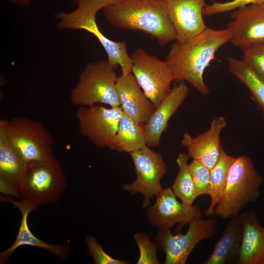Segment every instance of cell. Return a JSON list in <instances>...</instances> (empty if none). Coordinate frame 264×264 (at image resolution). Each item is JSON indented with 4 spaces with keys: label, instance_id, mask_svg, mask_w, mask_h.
Here are the masks:
<instances>
[{
    "label": "cell",
    "instance_id": "8",
    "mask_svg": "<svg viewBox=\"0 0 264 264\" xmlns=\"http://www.w3.org/2000/svg\"><path fill=\"white\" fill-rule=\"evenodd\" d=\"M132 73L145 96L156 107L169 93L174 81L166 61L148 54L144 49H136L131 56Z\"/></svg>",
    "mask_w": 264,
    "mask_h": 264
},
{
    "label": "cell",
    "instance_id": "6",
    "mask_svg": "<svg viewBox=\"0 0 264 264\" xmlns=\"http://www.w3.org/2000/svg\"><path fill=\"white\" fill-rule=\"evenodd\" d=\"M9 140L28 163L50 160L53 140L48 131L41 123L26 117H17L8 121Z\"/></svg>",
    "mask_w": 264,
    "mask_h": 264
},
{
    "label": "cell",
    "instance_id": "18",
    "mask_svg": "<svg viewBox=\"0 0 264 264\" xmlns=\"http://www.w3.org/2000/svg\"><path fill=\"white\" fill-rule=\"evenodd\" d=\"M116 88L123 111L138 123L145 125L155 108L141 91L132 74L118 76Z\"/></svg>",
    "mask_w": 264,
    "mask_h": 264
},
{
    "label": "cell",
    "instance_id": "2",
    "mask_svg": "<svg viewBox=\"0 0 264 264\" xmlns=\"http://www.w3.org/2000/svg\"><path fill=\"white\" fill-rule=\"evenodd\" d=\"M103 13L111 26L142 31L161 46L176 40L163 0H124L104 8Z\"/></svg>",
    "mask_w": 264,
    "mask_h": 264
},
{
    "label": "cell",
    "instance_id": "1",
    "mask_svg": "<svg viewBox=\"0 0 264 264\" xmlns=\"http://www.w3.org/2000/svg\"><path fill=\"white\" fill-rule=\"evenodd\" d=\"M230 39L229 28L215 29L207 27L185 42L176 41L165 60L174 80L188 82L202 94H208L209 90L204 81V71L217 51Z\"/></svg>",
    "mask_w": 264,
    "mask_h": 264
},
{
    "label": "cell",
    "instance_id": "32",
    "mask_svg": "<svg viewBox=\"0 0 264 264\" xmlns=\"http://www.w3.org/2000/svg\"><path fill=\"white\" fill-rule=\"evenodd\" d=\"M15 5L22 7L29 6L32 0H9Z\"/></svg>",
    "mask_w": 264,
    "mask_h": 264
},
{
    "label": "cell",
    "instance_id": "20",
    "mask_svg": "<svg viewBox=\"0 0 264 264\" xmlns=\"http://www.w3.org/2000/svg\"><path fill=\"white\" fill-rule=\"evenodd\" d=\"M242 215L231 218L210 256L203 264H226L237 262L242 237Z\"/></svg>",
    "mask_w": 264,
    "mask_h": 264
},
{
    "label": "cell",
    "instance_id": "11",
    "mask_svg": "<svg viewBox=\"0 0 264 264\" xmlns=\"http://www.w3.org/2000/svg\"><path fill=\"white\" fill-rule=\"evenodd\" d=\"M123 113L120 106L106 108L94 105L79 107L76 113L79 132L95 146L109 148Z\"/></svg>",
    "mask_w": 264,
    "mask_h": 264
},
{
    "label": "cell",
    "instance_id": "27",
    "mask_svg": "<svg viewBox=\"0 0 264 264\" xmlns=\"http://www.w3.org/2000/svg\"><path fill=\"white\" fill-rule=\"evenodd\" d=\"M134 239L139 250V257L137 264H158L157 258V244L150 241L149 236L144 233L134 234Z\"/></svg>",
    "mask_w": 264,
    "mask_h": 264
},
{
    "label": "cell",
    "instance_id": "31",
    "mask_svg": "<svg viewBox=\"0 0 264 264\" xmlns=\"http://www.w3.org/2000/svg\"><path fill=\"white\" fill-rule=\"evenodd\" d=\"M123 0H74V1L77 7L97 15L99 10Z\"/></svg>",
    "mask_w": 264,
    "mask_h": 264
},
{
    "label": "cell",
    "instance_id": "14",
    "mask_svg": "<svg viewBox=\"0 0 264 264\" xmlns=\"http://www.w3.org/2000/svg\"><path fill=\"white\" fill-rule=\"evenodd\" d=\"M178 42H185L204 30L205 0H163Z\"/></svg>",
    "mask_w": 264,
    "mask_h": 264
},
{
    "label": "cell",
    "instance_id": "16",
    "mask_svg": "<svg viewBox=\"0 0 264 264\" xmlns=\"http://www.w3.org/2000/svg\"><path fill=\"white\" fill-rule=\"evenodd\" d=\"M188 93L189 88L184 82H178L155 107L144 125L147 146H159L161 135L166 130L169 120L184 102Z\"/></svg>",
    "mask_w": 264,
    "mask_h": 264
},
{
    "label": "cell",
    "instance_id": "28",
    "mask_svg": "<svg viewBox=\"0 0 264 264\" xmlns=\"http://www.w3.org/2000/svg\"><path fill=\"white\" fill-rule=\"evenodd\" d=\"M264 3V0H231L226 2L213 1L206 4L203 10V16H213L227 12L251 4Z\"/></svg>",
    "mask_w": 264,
    "mask_h": 264
},
{
    "label": "cell",
    "instance_id": "29",
    "mask_svg": "<svg viewBox=\"0 0 264 264\" xmlns=\"http://www.w3.org/2000/svg\"><path fill=\"white\" fill-rule=\"evenodd\" d=\"M243 50V60L264 80V43L251 45Z\"/></svg>",
    "mask_w": 264,
    "mask_h": 264
},
{
    "label": "cell",
    "instance_id": "33",
    "mask_svg": "<svg viewBox=\"0 0 264 264\" xmlns=\"http://www.w3.org/2000/svg\"></svg>",
    "mask_w": 264,
    "mask_h": 264
},
{
    "label": "cell",
    "instance_id": "13",
    "mask_svg": "<svg viewBox=\"0 0 264 264\" xmlns=\"http://www.w3.org/2000/svg\"><path fill=\"white\" fill-rule=\"evenodd\" d=\"M227 28L230 41L243 49L264 43V3L251 4L232 11Z\"/></svg>",
    "mask_w": 264,
    "mask_h": 264
},
{
    "label": "cell",
    "instance_id": "7",
    "mask_svg": "<svg viewBox=\"0 0 264 264\" xmlns=\"http://www.w3.org/2000/svg\"><path fill=\"white\" fill-rule=\"evenodd\" d=\"M96 14L77 7L72 12L56 14L57 25L61 29L84 30L98 40L107 55V61L115 68L120 67L122 74L132 73V60L128 54L125 41L116 42L106 36L99 29Z\"/></svg>",
    "mask_w": 264,
    "mask_h": 264
},
{
    "label": "cell",
    "instance_id": "10",
    "mask_svg": "<svg viewBox=\"0 0 264 264\" xmlns=\"http://www.w3.org/2000/svg\"><path fill=\"white\" fill-rule=\"evenodd\" d=\"M136 174L135 180L131 184H124V190L132 194L141 193L144 196V208L149 206L151 199L161 191L162 177L168 171L167 165L162 155L147 145L130 153Z\"/></svg>",
    "mask_w": 264,
    "mask_h": 264
},
{
    "label": "cell",
    "instance_id": "12",
    "mask_svg": "<svg viewBox=\"0 0 264 264\" xmlns=\"http://www.w3.org/2000/svg\"><path fill=\"white\" fill-rule=\"evenodd\" d=\"M156 197L155 203L148 208L147 216L149 222L160 230L170 229L176 224L181 228L201 217L198 206L178 201L172 188H162Z\"/></svg>",
    "mask_w": 264,
    "mask_h": 264
},
{
    "label": "cell",
    "instance_id": "25",
    "mask_svg": "<svg viewBox=\"0 0 264 264\" xmlns=\"http://www.w3.org/2000/svg\"><path fill=\"white\" fill-rule=\"evenodd\" d=\"M189 157L185 153H180L178 154L176 160L178 171L172 189L177 198L182 202L193 205L198 197L189 167Z\"/></svg>",
    "mask_w": 264,
    "mask_h": 264
},
{
    "label": "cell",
    "instance_id": "15",
    "mask_svg": "<svg viewBox=\"0 0 264 264\" xmlns=\"http://www.w3.org/2000/svg\"><path fill=\"white\" fill-rule=\"evenodd\" d=\"M226 125L225 119L218 116L212 121L208 130L195 137L185 132L181 144L187 149L188 156L201 162L210 170L223 150L220 136Z\"/></svg>",
    "mask_w": 264,
    "mask_h": 264
},
{
    "label": "cell",
    "instance_id": "3",
    "mask_svg": "<svg viewBox=\"0 0 264 264\" xmlns=\"http://www.w3.org/2000/svg\"><path fill=\"white\" fill-rule=\"evenodd\" d=\"M263 182V177L248 156L236 157L214 215L223 219L239 215L249 203L257 202L260 195L259 189Z\"/></svg>",
    "mask_w": 264,
    "mask_h": 264
},
{
    "label": "cell",
    "instance_id": "17",
    "mask_svg": "<svg viewBox=\"0 0 264 264\" xmlns=\"http://www.w3.org/2000/svg\"><path fill=\"white\" fill-rule=\"evenodd\" d=\"M0 198L2 201L13 204L19 209L22 215L20 227L14 242L10 247L0 253V264L5 263L16 249L23 245L45 249L62 260L68 258L70 249L67 245L47 243L36 237L30 230L27 223L28 217L31 212L38 210L34 206L22 200L16 201L3 196Z\"/></svg>",
    "mask_w": 264,
    "mask_h": 264
},
{
    "label": "cell",
    "instance_id": "19",
    "mask_svg": "<svg viewBox=\"0 0 264 264\" xmlns=\"http://www.w3.org/2000/svg\"><path fill=\"white\" fill-rule=\"evenodd\" d=\"M242 237L237 262L239 264H264V228L256 213L242 214Z\"/></svg>",
    "mask_w": 264,
    "mask_h": 264
},
{
    "label": "cell",
    "instance_id": "30",
    "mask_svg": "<svg viewBox=\"0 0 264 264\" xmlns=\"http://www.w3.org/2000/svg\"><path fill=\"white\" fill-rule=\"evenodd\" d=\"M85 242L88 247V254L94 260L95 264H127V261L115 259L103 249L96 239L91 236L85 237Z\"/></svg>",
    "mask_w": 264,
    "mask_h": 264
},
{
    "label": "cell",
    "instance_id": "21",
    "mask_svg": "<svg viewBox=\"0 0 264 264\" xmlns=\"http://www.w3.org/2000/svg\"><path fill=\"white\" fill-rule=\"evenodd\" d=\"M8 121L0 120V179L17 187L26 173L28 162L9 140Z\"/></svg>",
    "mask_w": 264,
    "mask_h": 264
},
{
    "label": "cell",
    "instance_id": "26",
    "mask_svg": "<svg viewBox=\"0 0 264 264\" xmlns=\"http://www.w3.org/2000/svg\"><path fill=\"white\" fill-rule=\"evenodd\" d=\"M189 169L195 184L197 197L209 196L210 170L201 162L193 159L189 164Z\"/></svg>",
    "mask_w": 264,
    "mask_h": 264
},
{
    "label": "cell",
    "instance_id": "22",
    "mask_svg": "<svg viewBox=\"0 0 264 264\" xmlns=\"http://www.w3.org/2000/svg\"><path fill=\"white\" fill-rule=\"evenodd\" d=\"M145 146L144 125L138 123L123 112L109 148L130 154Z\"/></svg>",
    "mask_w": 264,
    "mask_h": 264
},
{
    "label": "cell",
    "instance_id": "5",
    "mask_svg": "<svg viewBox=\"0 0 264 264\" xmlns=\"http://www.w3.org/2000/svg\"><path fill=\"white\" fill-rule=\"evenodd\" d=\"M64 171L56 158L28 163L26 173L17 186L19 198L34 206L56 202L65 189Z\"/></svg>",
    "mask_w": 264,
    "mask_h": 264
},
{
    "label": "cell",
    "instance_id": "4",
    "mask_svg": "<svg viewBox=\"0 0 264 264\" xmlns=\"http://www.w3.org/2000/svg\"><path fill=\"white\" fill-rule=\"evenodd\" d=\"M115 67L107 60H99L87 64L80 74L70 95L71 104L79 107L96 104L119 107L116 88L118 76Z\"/></svg>",
    "mask_w": 264,
    "mask_h": 264
},
{
    "label": "cell",
    "instance_id": "24",
    "mask_svg": "<svg viewBox=\"0 0 264 264\" xmlns=\"http://www.w3.org/2000/svg\"><path fill=\"white\" fill-rule=\"evenodd\" d=\"M235 159L223 149L218 161L210 170V203L205 212L206 216L214 215V210L221 198L230 169Z\"/></svg>",
    "mask_w": 264,
    "mask_h": 264
},
{
    "label": "cell",
    "instance_id": "9",
    "mask_svg": "<svg viewBox=\"0 0 264 264\" xmlns=\"http://www.w3.org/2000/svg\"><path fill=\"white\" fill-rule=\"evenodd\" d=\"M214 219L198 218L189 224L187 232L174 234L170 229L160 230L155 238L156 243L165 255V264H184L196 245L209 239L217 232Z\"/></svg>",
    "mask_w": 264,
    "mask_h": 264
},
{
    "label": "cell",
    "instance_id": "23",
    "mask_svg": "<svg viewBox=\"0 0 264 264\" xmlns=\"http://www.w3.org/2000/svg\"><path fill=\"white\" fill-rule=\"evenodd\" d=\"M228 62L230 73L248 88L258 108L264 113V80L243 60L230 57Z\"/></svg>",
    "mask_w": 264,
    "mask_h": 264
}]
</instances>
